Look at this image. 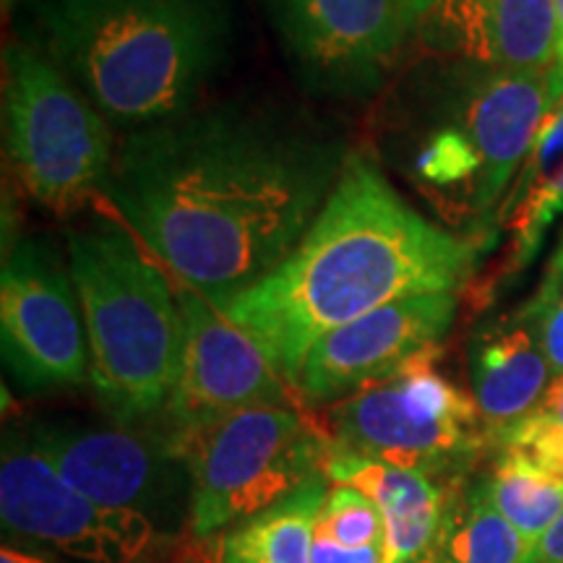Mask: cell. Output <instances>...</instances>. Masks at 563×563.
<instances>
[{
	"label": "cell",
	"mask_w": 563,
	"mask_h": 563,
	"mask_svg": "<svg viewBox=\"0 0 563 563\" xmlns=\"http://www.w3.org/2000/svg\"><path fill=\"white\" fill-rule=\"evenodd\" d=\"M104 199L188 287L222 300L290 256L347 162V141L290 104L222 100L129 133Z\"/></svg>",
	"instance_id": "obj_1"
},
{
	"label": "cell",
	"mask_w": 563,
	"mask_h": 563,
	"mask_svg": "<svg viewBox=\"0 0 563 563\" xmlns=\"http://www.w3.org/2000/svg\"><path fill=\"white\" fill-rule=\"evenodd\" d=\"M488 241L420 214L373 154L352 150L311 230L262 282L217 300L295 386L302 357L344 323L428 292L462 290ZM214 300V298H211Z\"/></svg>",
	"instance_id": "obj_2"
},
{
	"label": "cell",
	"mask_w": 563,
	"mask_h": 563,
	"mask_svg": "<svg viewBox=\"0 0 563 563\" xmlns=\"http://www.w3.org/2000/svg\"><path fill=\"white\" fill-rule=\"evenodd\" d=\"M13 9L21 40L129 133L196 108L230 55L228 0H16Z\"/></svg>",
	"instance_id": "obj_3"
},
{
	"label": "cell",
	"mask_w": 563,
	"mask_h": 563,
	"mask_svg": "<svg viewBox=\"0 0 563 563\" xmlns=\"http://www.w3.org/2000/svg\"><path fill=\"white\" fill-rule=\"evenodd\" d=\"M68 269L89 342V382L118 422L162 415L183 361L178 295L133 232L97 222L68 230Z\"/></svg>",
	"instance_id": "obj_4"
},
{
	"label": "cell",
	"mask_w": 563,
	"mask_h": 563,
	"mask_svg": "<svg viewBox=\"0 0 563 563\" xmlns=\"http://www.w3.org/2000/svg\"><path fill=\"white\" fill-rule=\"evenodd\" d=\"M3 139L9 162L34 201L74 214L104 196L115 154L112 125L32 42L3 53Z\"/></svg>",
	"instance_id": "obj_5"
},
{
	"label": "cell",
	"mask_w": 563,
	"mask_h": 563,
	"mask_svg": "<svg viewBox=\"0 0 563 563\" xmlns=\"http://www.w3.org/2000/svg\"><path fill=\"white\" fill-rule=\"evenodd\" d=\"M332 443L292 405L235 412L180 446L191 473L188 522L194 538L230 532L327 475Z\"/></svg>",
	"instance_id": "obj_6"
},
{
	"label": "cell",
	"mask_w": 563,
	"mask_h": 563,
	"mask_svg": "<svg viewBox=\"0 0 563 563\" xmlns=\"http://www.w3.org/2000/svg\"><path fill=\"white\" fill-rule=\"evenodd\" d=\"M439 352L334 402L327 418L332 454L389 462L443 483L462 481L488 433L475 399L441 373Z\"/></svg>",
	"instance_id": "obj_7"
},
{
	"label": "cell",
	"mask_w": 563,
	"mask_h": 563,
	"mask_svg": "<svg viewBox=\"0 0 563 563\" xmlns=\"http://www.w3.org/2000/svg\"><path fill=\"white\" fill-rule=\"evenodd\" d=\"M274 37L311 95L368 100L418 37L422 0H262Z\"/></svg>",
	"instance_id": "obj_8"
},
{
	"label": "cell",
	"mask_w": 563,
	"mask_h": 563,
	"mask_svg": "<svg viewBox=\"0 0 563 563\" xmlns=\"http://www.w3.org/2000/svg\"><path fill=\"white\" fill-rule=\"evenodd\" d=\"M3 363L24 391L89 382V342L74 277L45 238L13 243L0 274Z\"/></svg>",
	"instance_id": "obj_9"
},
{
	"label": "cell",
	"mask_w": 563,
	"mask_h": 563,
	"mask_svg": "<svg viewBox=\"0 0 563 563\" xmlns=\"http://www.w3.org/2000/svg\"><path fill=\"white\" fill-rule=\"evenodd\" d=\"M183 311V361L167 410V435L175 449L209 426L251 407L292 405L298 391L282 376L269 352L238 327L220 302L194 287L178 290ZM300 399V397H298Z\"/></svg>",
	"instance_id": "obj_10"
},
{
	"label": "cell",
	"mask_w": 563,
	"mask_h": 563,
	"mask_svg": "<svg viewBox=\"0 0 563 563\" xmlns=\"http://www.w3.org/2000/svg\"><path fill=\"white\" fill-rule=\"evenodd\" d=\"M0 517L19 538L37 540L79 563H141L157 543L150 517L95 504L55 473L26 431H5Z\"/></svg>",
	"instance_id": "obj_11"
},
{
	"label": "cell",
	"mask_w": 563,
	"mask_h": 563,
	"mask_svg": "<svg viewBox=\"0 0 563 563\" xmlns=\"http://www.w3.org/2000/svg\"><path fill=\"white\" fill-rule=\"evenodd\" d=\"M26 435L55 473L95 504L173 519L191 504V473L167 435L70 420L32 422Z\"/></svg>",
	"instance_id": "obj_12"
},
{
	"label": "cell",
	"mask_w": 563,
	"mask_h": 563,
	"mask_svg": "<svg viewBox=\"0 0 563 563\" xmlns=\"http://www.w3.org/2000/svg\"><path fill=\"white\" fill-rule=\"evenodd\" d=\"M456 319L454 292L405 298L344 323L308 350L295 391L311 405L342 402L441 350Z\"/></svg>",
	"instance_id": "obj_13"
},
{
	"label": "cell",
	"mask_w": 563,
	"mask_h": 563,
	"mask_svg": "<svg viewBox=\"0 0 563 563\" xmlns=\"http://www.w3.org/2000/svg\"><path fill=\"white\" fill-rule=\"evenodd\" d=\"M428 51L493 70H545L559 55L553 0H422Z\"/></svg>",
	"instance_id": "obj_14"
},
{
	"label": "cell",
	"mask_w": 563,
	"mask_h": 563,
	"mask_svg": "<svg viewBox=\"0 0 563 563\" xmlns=\"http://www.w3.org/2000/svg\"><path fill=\"white\" fill-rule=\"evenodd\" d=\"M467 361L473 399L488 441L527 418L555 378L532 300L519 311L481 323L470 336Z\"/></svg>",
	"instance_id": "obj_15"
},
{
	"label": "cell",
	"mask_w": 563,
	"mask_h": 563,
	"mask_svg": "<svg viewBox=\"0 0 563 563\" xmlns=\"http://www.w3.org/2000/svg\"><path fill=\"white\" fill-rule=\"evenodd\" d=\"M327 477L352 485L376 504L384 519L386 563H402L435 543L454 485L418 470L347 454H329Z\"/></svg>",
	"instance_id": "obj_16"
},
{
	"label": "cell",
	"mask_w": 563,
	"mask_h": 563,
	"mask_svg": "<svg viewBox=\"0 0 563 563\" xmlns=\"http://www.w3.org/2000/svg\"><path fill=\"white\" fill-rule=\"evenodd\" d=\"M563 211V97L548 112L525 167L501 203L504 228L511 230L509 269H522L543 245V238Z\"/></svg>",
	"instance_id": "obj_17"
},
{
	"label": "cell",
	"mask_w": 563,
	"mask_h": 563,
	"mask_svg": "<svg viewBox=\"0 0 563 563\" xmlns=\"http://www.w3.org/2000/svg\"><path fill=\"white\" fill-rule=\"evenodd\" d=\"M329 477L316 475L279 504L224 532L220 563H313L316 522Z\"/></svg>",
	"instance_id": "obj_18"
},
{
	"label": "cell",
	"mask_w": 563,
	"mask_h": 563,
	"mask_svg": "<svg viewBox=\"0 0 563 563\" xmlns=\"http://www.w3.org/2000/svg\"><path fill=\"white\" fill-rule=\"evenodd\" d=\"M443 563H525L530 548L493 504L485 475L456 481L435 538Z\"/></svg>",
	"instance_id": "obj_19"
},
{
	"label": "cell",
	"mask_w": 563,
	"mask_h": 563,
	"mask_svg": "<svg viewBox=\"0 0 563 563\" xmlns=\"http://www.w3.org/2000/svg\"><path fill=\"white\" fill-rule=\"evenodd\" d=\"M485 485L496 509L522 534L530 551L563 514V477L511 449H498Z\"/></svg>",
	"instance_id": "obj_20"
},
{
	"label": "cell",
	"mask_w": 563,
	"mask_h": 563,
	"mask_svg": "<svg viewBox=\"0 0 563 563\" xmlns=\"http://www.w3.org/2000/svg\"><path fill=\"white\" fill-rule=\"evenodd\" d=\"M496 443L563 477V376H555L538 407L498 435Z\"/></svg>",
	"instance_id": "obj_21"
},
{
	"label": "cell",
	"mask_w": 563,
	"mask_h": 563,
	"mask_svg": "<svg viewBox=\"0 0 563 563\" xmlns=\"http://www.w3.org/2000/svg\"><path fill=\"white\" fill-rule=\"evenodd\" d=\"M316 538L344 548L384 545V519L365 493L332 483L316 522Z\"/></svg>",
	"instance_id": "obj_22"
},
{
	"label": "cell",
	"mask_w": 563,
	"mask_h": 563,
	"mask_svg": "<svg viewBox=\"0 0 563 563\" xmlns=\"http://www.w3.org/2000/svg\"><path fill=\"white\" fill-rule=\"evenodd\" d=\"M532 302L540 313V336H543L553 376H563V285L553 287V290L540 287Z\"/></svg>",
	"instance_id": "obj_23"
},
{
	"label": "cell",
	"mask_w": 563,
	"mask_h": 563,
	"mask_svg": "<svg viewBox=\"0 0 563 563\" xmlns=\"http://www.w3.org/2000/svg\"><path fill=\"white\" fill-rule=\"evenodd\" d=\"M313 563H386L384 545L344 548L332 540H313Z\"/></svg>",
	"instance_id": "obj_24"
},
{
	"label": "cell",
	"mask_w": 563,
	"mask_h": 563,
	"mask_svg": "<svg viewBox=\"0 0 563 563\" xmlns=\"http://www.w3.org/2000/svg\"><path fill=\"white\" fill-rule=\"evenodd\" d=\"M525 563H563V514L543 534V540L527 553Z\"/></svg>",
	"instance_id": "obj_25"
},
{
	"label": "cell",
	"mask_w": 563,
	"mask_h": 563,
	"mask_svg": "<svg viewBox=\"0 0 563 563\" xmlns=\"http://www.w3.org/2000/svg\"><path fill=\"white\" fill-rule=\"evenodd\" d=\"M0 563H58V561H51L45 559V555H37L30 551H21V548H13V545H3V551H0Z\"/></svg>",
	"instance_id": "obj_26"
},
{
	"label": "cell",
	"mask_w": 563,
	"mask_h": 563,
	"mask_svg": "<svg viewBox=\"0 0 563 563\" xmlns=\"http://www.w3.org/2000/svg\"><path fill=\"white\" fill-rule=\"evenodd\" d=\"M402 563H443V559H441L439 548L431 545V548H428V551L412 555V559H407V561H402Z\"/></svg>",
	"instance_id": "obj_27"
},
{
	"label": "cell",
	"mask_w": 563,
	"mask_h": 563,
	"mask_svg": "<svg viewBox=\"0 0 563 563\" xmlns=\"http://www.w3.org/2000/svg\"><path fill=\"white\" fill-rule=\"evenodd\" d=\"M555 3V19H559V42L563 40V0H553Z\"/></svg>",
	"instance_id": "obj_28"
},
{
	"label": "cell",
	"mask_w": 563,
	"mask_h": 563,
	"mask_svg": "<svg viewBox=\"0 0 563 563\" xmlns=\"http://www.w3.org/2000/svg\"><path fill=\"white\" fill-rule=\"evenodd\" d=\"M555 63H559V68L563 70V40L559 42V55H555Z\"/></svg>",
	"instance_id": "obj_29"
},
{
	"label": "cell",
	"mask_w": 563,
	"mask_h": 563,
	"mask_svg": "<svg viewBox=\"0 0 563 563\" xmlns=\"http://www.w3.org/2000/svg\"><path fill=\"white\" fill-rule=\"evenodd\" d=\"M13 5H16V0H3V13H11Z\"/></svg>",
	"instance_id": "obj_30"
}]
</instances>
